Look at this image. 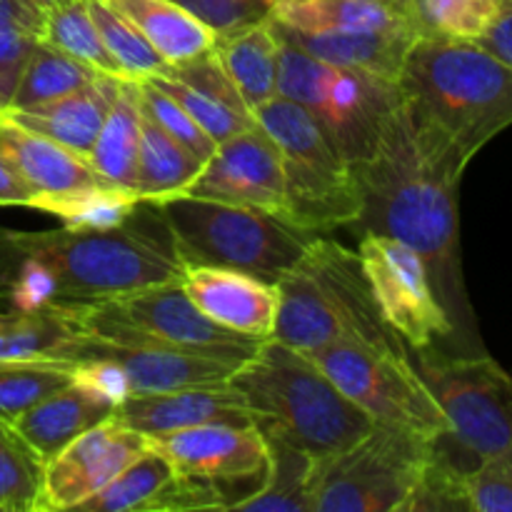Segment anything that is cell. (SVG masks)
<instances>
[{
    "instance_id": "1",
    "label": "cell",
    "mask_w": 512,
    "mask_h": 512,
    "mask_svg": "<svg viewBox=\"0 0 512 512\" xmlns=\"http://www.w3.org/2000/svg\"><path fill=\"white\" fill-rule=\"evenodd\" d=\"M465 168L448 140L403 95L373 155L355 165L363 208L350 228L360 235H393L418 250L455 325L458 353H480L460 260L458 190Z\"/></svg>"
},
{
    "instance_id": "2",
    "label": "cell",
    "mask_w": 512,
    "mask_h": 512,
    "mask_svg": "<svg viewBox=\"0 0 512 512\" xmlns=\"http://www.w3.org/2000/svg\"><path fill=\"white\" fill-rule=\"evenodd\" d=\"M0 255H30L53 270L60 300L90 303L180 280L185 260L160 208L140 203L128 223L108 230H3Z\"/></svg>"
},
{
    "instance_id": "3",
    "label": "cell",
    "mask_w": 512,
    "mask_h": 512,
    "mask_svg": "<svg viewBox=\"0 0 512 512\" xmlns=\"http://www.w3.org/2000/svg\"><path fill=\"white\" fill-rule=\"evenodd\" d=\"M398 85L465 165L512 125V68L478 40L418 38Z\"/></svg>"
},
{
    "instance_id": "4",
    "label": "cell",
    "mask_w": 512,
    "mask_h": 512,
    "mask_svg": "<svg viewBox=\"0 0 512 512\" xmlns=\"http://www.w3.org/2000/svg\"><path fill=\"white\" fill-rule=\"evenodd\" d=\"M278 320L273 340L313 353L340 340L408 350L383 323L355 250L315 235L298 263L278 280Z\"/></svg>"
},
{
    "instance_id": "5",
    "label": "cell",
    "mask_w": 512,
    "mask_h": 512,
    "mask_svg": "<svg viewBox=\"0 0 512 512\" xmlns=\"http://www.w3.org/2000/svg\"><path fill=\"white\" fill-rule=\"evenodd\" d=\"M230 383L243 393L255 423L325 460L363 438L373 420L303 350L265 340Z\"/></svg>"
},
{
    "instance_id": "6",
    "label": "cell",
    "mask_w": 512,
    "mask_h": 512,
    "mask_svg": "<svg viewBox=\"0 0 512 512\" xmlns=\"http://www.w3.org/2000/svg\"><path fill=\"white\" fill-rule=\"evenodd\" d=\"M410 363L438 400L448 430L435 448L463 473L493 458L512 455V375L485 350L450 353L410 350Z\"/></svg>"
},
{
    "instance_id": "7",
    "label": "cell",
    "mask_w": 512,
    "mask_h": 512,
    "mask_svg": "<svg viewBox=\"0 0 512 512\" xmlns=\"http://www.w3.org/2000/svg\"><path fill=\"white\" fill-rule=\"evenodd\" d=\"M253 115L283 155L285 210L280 220L313 235L350 228L363 208L358 175L320 125L283 95L270 98Z\"/></svg>"
},
{
    "instance_id": "8",
    "label": "cell",
    "mask_w": 512,
    "mask_h": 512,
    "mask_svg": "<svg viewBox=\"0 0 512 512\" xmlns=\"http://www.w3.org/2000/svg\"><path fill=\"white\" fill-rule=\"evenodd\" d=\"M185 265H218L275 280L313 243L275 215L245 205L178 195L158 203Z\"/></svg>"
},
{
    "instance_id": "9",
    "label": "cell",
    "mask_w": 512,
    "mask_h": 512,
    "mask_svg": "<svg viewBox=\"0 0 512 512\" xmlns=\"http://www.w3.org/2000/svg\"><path fill=\"white\" fill-rule=\"evenodd\" d=\"M280 43L278 95L298 103L353 168L365 163L403 100L400 85L325 63L283 38Z\"/></svg>"
},
{
    "instance_id": "10",
    "label": "cell",
    "mask_w": 512,
    "mask_h": 512,
    "mask_svg": "<svg viewBox=\"0 0 512 512\" xmlns=\"http://www.w3.org/2000/svg\"><path fill=\"white\" fill-rule=\"evenodd\" d=\"M80 338H148L173 348L213 355V358L245 363L265 340L245 338L235 330L213 323L185 293L183 283L150 285L135 293L108 300H55Z\"/></svg>"
},
{
    "instance_id": "11",
    "label": "cell",
    "mask_w": 512,
    "mask_h": 512,
    "mask_svg": "<svg viewBox=\"0 0 512 512\" xmlns=\"http://www.w3.org/2000/svg\"><path fill=\"white\" fill-rule=\"evenodd\" d=\"M375 425L440 438L448 430L438 400L410 363L408 350L340 340L308 353Z\"/></svg>"
},
{
    "instance_id": "12",
    "label": "cell",
    "mask_w": 512,
    "mask_h": 512,
    "mask_svg": "<svg viewBox=\"0 0 512 512\" xmlns=\"http://www.w3.org/2000/svg\"><path fill=\"white\" fill-rule=\"evenodd\" d=\"M433 443L373 425L350 448L318 460L315 512H398L433 455Z\"/></svg>"
},
{
    "instance_id": "13",
    "label": "cell",
    "mask_w": 512,
    "mask_h": 512,
    "mask_svg": "<svg viewBox=\"0 0 512 512\" xmlns=\"http://www.w3.org/2000/svg\"><path fill=\"white\" fill-rule=\"evenodd\" d=\"M358 258L380 318L410 350L455 343V325L418 250L393 235L363 233Z\"/></svg>"
},
{
    "instance_id": "14",
    "label": "cell",
    "mask_w": 512,
    "mask_h": 512,
    "mask_svg": "<svg viewBox=\"0 0 512 512\" xmlns=\"http://www.w3.org/2000/svg\"><path fill=\"white\" fill-rule=\"evenodd\" d=\"M148 448L150 438L125 428L113 415L100 420L43 465L35 512L78 510Z\"/></svg>"
},
{
    "instance_id": "15",
    "label": "cell",
    "mask_w": 512,
    "mask_h": 512,
    "mask_svg": "<svg viewBox=\"0 0 512 512\" xmlns=\"http://www.w3.org/2000/svg\"><path fill=\"white\" fill-rule=\"evenodd\" d=\"M183 195L258 208L280 218L285 178L278 143L260 125L223 140Z\"/></svg>"
},
{
    "instance_id": "16",
    "label": "cell",
    "mask_w": 512,
    "mask_h": 512,
    "mask_svg": "<svg viewBox=\"0 0 512 512\" xmlns=\"http://www.w3.org/2000/svg\"><path fill=\"white\" fill-rule=\"evenodd\" d=\"M80 358H110L125 370L133 395L170 393L198 385L230 383L243 363L173 348L148 338H78L58 363Z\"/></svg>"
},
{
    "instance_id": "17",
    "label": "cell",
    "mask_w": 512,
    "mask_h": 512,
    "mask_svg": "<svg viewBox=\"0 0 512 512\" xmlns=\"http://www.w3.org/2000/svg\"><path fill=\"white\" fill-rule=\"evenodd\" d=\"M150 448L168 458L175 473L215 483L253 480L265 473L268 445L258 423H208L150 438Z\"/></svg>"
},
{
    "instance_id": "18",
    "label": "cell",
    "mask_w": 512,
    "mask_h": 512,
    "mask_svg": "<svg viewBox=\"0 0 512 512\" xmlns=\"http://www.w3.org/2000/svg\"><path fill=\"white\" fill-rule=\"evenodd\" d=\"M200 313L245 338L270 340L278 320V288L270 280L218 265H188L180 278Z\"/></svg>"
},
{
    "instance_id": "19",
    "label": "cell",
    "mask_w": 512,
    "mask_h": 512,
    "mask_svg": "<svg viewBox=\"0 0 512 512\" xmlns=\"http://www.w3.org/2000/svg\"><path fill=\"white\" fill-rule=\"evenodd\" d=\"M113 418L145 438H158L208 423H255L248 400L233 383L133 395L115 408Z\"/></svg>"
},
{
    "instance_id": "20",
    "label": "cell",
    "mask_w": 512,
    "mask_h": 512,
    "mask_svg": "<svg viewBox=\"0 0 512 512\" xmlns=\"http://www.w3.org/2000/svg\"><path fill=\"white\" fill-rule=\"evenodd\" d=\"M120 83L123 80L113 78V75H98L93 83L63 95V98L33 105V108H3V113L13 123L45 135L63 148L88 158L105 115H108L113 100L118 98Z\"/></svg>"
},
{
    "instance_id": "21",
    "label": "cell",
    "mask_w": 512,
    "mask_h": 512,
    "mask_svg": "<svg viewBox=\"0 0 512 512\" xmlns=\"http://www.w3.org/2000/svg\"><path fill=\"white\" fill-rule=\"evenodd\" d=\"M0 158L28 185L33 200L68 193L80 185L103 180L88 163V158L13 123L5 118L3 108H0Z\"/></svg>"
},
{
    "instance_id": "22",
    "label": "cell",
    "mask_w": 512,
    "mask_h": 512,
    "mask_svg": "<svg viewBox=\"0 0 512 512\" xmlns=\"http://www.w3.org/2000/svg\"><path fill=\"white\" fill-rule=\"evenodd\" d=\"M275 25V23H273ZM278 35L288 43L325 63L343 65V68L363 70L378 78L398 83L403 73L405 58L420 33L415 25L390 30H368V33H298L275 25Z\"/></svg>"
},
{
    "instance_id": "23",
    "label": "cell",
    "mask_w": 512,
    "mask_h": 512,
    "mask_svg": "<svg viewBox=\"0 0 512 512\" xmlns=\"http://www.w3.org/2000/svg\"><path fill=\"white\" fill-rule=\"evenodd\" d=\"M268 445L265 473L258 488L230 505L245 512H315L318 458L298 448L275 430L258 425Z\"/></svg>"
},
{
    "instance_id": "24",
    "label": "cell",
    "mask_w": 512,
    "mask_h": 512,
    "mask_svg": "<svg viewBox=\"0 0 512 512\" xmlns=\"http://www.w3.org/2000/svg\"><path fill=\"white\" fill-rule=\"evenodd\" d=\"M280 45L278 30L268 18L250 28L218 35L210 48L250 113L278 95Z\"/></svg>"
},
{
    "instance_id": "25",
    "label": "cell",
    "mask_w": 512,
    "mask_h": 512,
    "mask_svg": "<svg viewBox=\"0 0 512 512\" xmlns=\"http://www.w3.org/2000/svg\"><path fill=\"white\" fill-rule=\"evenodd\" d=\"M113 413V408L98 403L68 383L65 388L45 395L25 413H20L10 425L45 465L78 435H83L85 430L110 418Z\"/></svg>"
},
{
    "instance_id": "26",
    "label": "cell",
    "mask_w": 512,
    "mask_h": 512,
    "mask_svg": "<svg viewBox=\"0 0 512 512\" xmlns=\"http://www.w3.org/2000/svg\"><path fill=\"white\" fill-rule=\"evenodd\" d=\"M270 20L298 33H368L413 25L408 10L385 0H275Z\"/></svg>"
},
{
    "instance_id": "27",
    "label": "cell",
    "mask_w": 512,
    "mask_h": 512,
    "mask_svg": "<svg viewBox=\"0 0 512 512\" xmlns=\"http://www.w3.org/2000/svg\"><path fill=\"white\" fill-rule=\"evenodd\" d=\"M123 15L168 65L188 63L208 53L215 35L175 0H105Z\"/></svg>"
},
{
    "instance_id": "28",
    "label": "cell",
    "mask_w": 512,
    "mask_h": 512,
    "mask_svg": "<svg viewBox=\"0 0 512 512\" xmlns=\"http://www.w3.org/2000/svg\"><path fill=\"white\" fill-rule=\"evenodd\" d=\"M140 128H143V98L138 80H123L118 98L110 105L100 133L88 153V163L95 173L118 188L135 193L138 173ZM138 198V195H135Z\"/></svg>"
},
{
    "instance_id": "29",
    "label": "cell",
    "mask_w": 512,
    "mask_h": 512,
    "mask_svg": "<svg viewBox=\"0 0 512 512\" xmlns=\"http://www.w3.org/2000/svg\"><path fill=\"white\" fill-rule=\"evenodd\" d=\"M203 165V160H198L178 140L170 138L143 110L138 173H135V195L140 203L158 205L183 195L198 178Z\"/></svg>"
},
{
    "instance_id": "30",
    "label": "cell",
    "mask_w": 512,
    "mask_h": 512,
    "mask_svg": "<svg viewBox=\"0 0 512 512\" xmlns=\"http://www.w3.org/2000/svg\"><path fill=\"white\" fill-rule=\"evenodd\" d=\"M140 200L130 190L118 188L105 180L80 185L60 195L35 198L30 208L38 213L53 215L65 228L73 230H108L128 223L138 210Z\"/></svg>"
},
{
    "instance_id": "31",
    "label": "cell",
    "mask_w": 512,
    "mask_h": 512,
    "mask_svg": "<svg viewBox=\"0 0 512 512\" xmlns=\"http://www.w3.org/2000/svg\"><path fill=\"white\" fill-rule=\"evenodd\" d=\"M38 40L50 45V48H58L63 53L73 55L75 60L93 68L95 73L128 80L120 73L118 63L108 53L103 38H100L98 25H95L93 15H90L88 0H60V3L45 8L43 20H40Z\"/></svg>"
},
{
    "instance_id": "32",
    "label": "cell",
    "mask_w": 512,
    "mask_h": 512,
    "mask_svg": "<svg viewBox=\"0 0 512 512\" xmlns=\"http://www.w3.org/2000/svg\"><path fill=\"white\" fill-rule=\"evenodd\" d=\"M80 338L75 325L58 303L40 313H18L0 328V360L20 363H58L65 350Z\"/></svg>"
},
{
    "instance_id": "33",
    "label": "cell",
    "mask_w": 512,
    "mask_h": 512,
    "mask_svg": "<svg viewBox=\"0 0 512 512\" xmlns=\"http://www.w3.org/2000/svg\"><path fill=\"white\" fill-rule=\"evenodd\" d=\"M98 75L103 73H95L93 68L75 60L73 55L63 53L58 48H50V45L38 40L28 63H25L23 75H20L18 88H15L8 108H33V105L63 98V95L75 93V90L93 83Z\"/></svg>"
},
{
    "instance_id": "34",
    "label": "cell",
    "mask_w": 512,
    "mask_h": 512,
    "mask_svg": "<svg viewBox=\"0 0 512 512\" xmlns=\"http://www.w3.org/2000/svg\"><path fill=\"white\" fill-rule=\"evenodd\" d=\"M505 0H410L408 15L420 38L480 40Z\"/></svg>"
},
{
    "instance_id": "35",
    "label": "cell",
    "mask_w": 512,
    "mask_h": 512,
    "mask_svg": "<svg viewBox=\"0 0 512 512\" xmlns=\"http://www.w3.org/2000/svg\"><path fill=\"white\" fill-rule=\"evenodd\" d=\"M175 475V468L155 448L135 458L118 478L110 480L100 493L85 500L78 510L85 512H143L145 503Z\"/></svg>"
},
{
    "instance_id": "36",
    "label": "cell",
    "mask_w": 512,
    "mask_h": 512,
    "mask_svg": "<svg viewBox=\"0 0 512 512\" xmlns=\"http://www.w3.org/2000/svg\"><path fill=\"white\" fill-rule=\"evenodd\" d=\"M43 13L28 0H0V108H8L38 43Z\"/></svg>"
},
{
    "instance_id": "37",
    "label": "cell",
    "mask_w": 512,
    "mask_h": 512,
    "mask_svg": "<svg viewBox=\"0 0 512 512\" xmlns=\"http://www.w3.org/2000/svg\"><path fill=\"white\" fill-rule=\"evenodd\" d=\"M90 15L100 30L105 48L118 63L120 73L128 80H148L163 75L170 68L153 45L128 23L120 13H115L105 0H88Z\"/></svg>"
},
{
    "instance_id": "38",
    "label": "cell",
    "mask_w": 512,
    "mask_h": 512,
    "mask_svg": "<svg viewBox=\"0 0 512 512\" xmlns=\"http://www.w3.org/2000/svg\"><path fill=\"white\" fill-rule=\"evenodd\" d=\"M43 463L8 420L0 418V510L35 512Z\"/></svg>"
},
{
    "instance_id": "39",
    "label": "cell",
    "mask_w": 512,
    "mask_h": 512,
    "mask_svg": "<svg viewBox=\"0 0 512 512\" xmlns=\"http://www.w3.org/2000/svg\"><path fill=\"white\" fill-rule=\"evenodd\" d=\"M68 383L70 375L63 363L0 360V418L13 423L20 413Z\"/></svg>"
},
{
    "instance_id": "40",
    "label": "cell",
    "mask_w": 512,
    "mask_h": 512,
    "mask_svg": "<svg viewBox=\"0 0 512 512\" xmlns=\"http://www.w3.org/2000/svg\"><path fill=\"white\" fill-rule=\"evenodd\" d=\"M465 475L458 465L450 463L433 443V455L425 463L418 483L410 490L398 512H460L470 510Z\"/></svg>"
},
{
    "instance_id": "41",
    "label": "cell",
    "mask_w": 512,
    "mask_h": 512,
    "mask_svg": "<svg viewBox=\"0 0 512 512\" xmlns=\"http://www.w3.org/2000/svg\"><path fill=\"white\" fill-rule=\"evenodd\" d=\"M150 83L158 85L160 90L170 95V98L178 100L195 120H198L200 128L215 140V143H223V140L233 138V135L243 133V130L258 125L253 113H243V110H235L230 105H225L223 100L213 98L205 90L193 88V85H185L180 80L170 78V75H155V78H148Z\"/></svg>"
},
{
    "instance_id": "42",
    "label": "cell",
    "mask_w": 512,
    "mask_h": 512,
    "mask_svg": "<svg viewBox=\"0 0 512 512\" xmlns=\"http://www.w3.org/2000/svg\"><path fill=\"white\" fill-rule=\"evenodd\" d=\"M138 83L145 113H148L170 138H175L183 148H188L195 158L208 163V158L215 153L218 143L200 128L198 120H195L178 100L170 98L165 90H160L158 85H153L150 80H138Z\"/></svg>"
},
{
    "instance_id": "43",
    "label": "cell",
    "mask_w": 512,
    "mask_h": 512,
    "mask_svg": "<svg viewBox=\"0 0 512 512\" xmlns=\"http://www.w3.org/2000/svg\"><path fill=\"white\" fill-rule=\"evenodd\" d=\"M230 500L225 488L215 480L175 473L153 498L145 503L143 512H188V510H228Z\"/></svg>"
},
{
    "instance_id": "44",
    "label": "cell",
    "mask_w": 512,
    "mask_h": 512,
    "mask_svg": "<svg viewBox=\"0 0 512 512\" xmlns=\"http://www.w3.org/2000/svg\"><path fill=\"white\" fill-rule=\"evenodd\" d=\"M175 3L218 38L268 20L275 0H175Z\"/></svg>"
},
{
    "instance_id": "45",
    "label": "cell",
    "mask_w": 512,
    "mask_h": 512,
    "mask_svg": "<svg viewBox=\"0 0 512 512\" xmlns=\"http://www.w3.org/2000/svg\"><path fill=\"white\" fill-rule=\"evenodd\" d=\"M70 375V385L83 390L98 403L108 405V408H120L128 398H133V388L115 360L110 358H80L63 363Z\"/></svg>"
},
{
    "instance_id": "46",
    "label": "cell",
    "mask_w": 512,
    "mask_h": 512,
    "mask_svg": "<svg viewBox=\"0 0 512 512\" xmlns=\"http://www.w3.org/2000/svg\"><path fill=\"white\" fill-rule=\"evenodd\" d=\"M470 510L512 512V455L480 463L465 475Z\"/></svg>"
},
{
    "instance_id": "47",
    "label": "cell",
    "mask_w": 512,
    "mask_h": 512,
    "mask_svg": "<svg viewBox=\"0 0 512 512\" xmlns=\"http://www.w3.org/2000/svg\"><path fill=\"white\" fill-rule=\"evenodd\" d=\"M478 43L512 68V0H505L495 23L490 25L488 33Z\"/></svg>"
},
{
    "instance_id": "48",
    "label": "cell",
    "mask_w": 512,
    "mask_h": 512,
    "mask_svg": "<svg viewBox=\"0 0 512 512\" xmlns=\"http://www.w3.org/2000/svg\"><path fill=\"white\" fill-rule=\"evenodd\" d=\"M33 193H30L28 185L18 178L13 168L0 158V208L5 205H20V208H28Z\"/></svg>"
},
{
    "instance_id": "49",
    "label": "cell",
    "mask_w": 512,
    "mask_h": 512,
    "mask_svg": "<svg viewBox=\"0 0 512 512\" xmlns=\"http://www.w3.org/2000/svg\"><path fill=\"white\" fill-rule=\"evenodd\" d=\"M30 5H33V8H38L40 13H43L45 8H50V5H55V3H60V0H28Z\"/></svg>"
},
{
    "instance_id": "50",
    "label": "cell",
    "mask_w": 512,
    "mask_h": 512,
    "mask_svg": "<svg viewBox=\"0 0 512 512\" xmlns=\"http://www.w3.org/2000/svg\"><path fill=\"white\" fill-rule=\"evenodd\" d=\"M15 313H10V310H5V313H0V328H5L8 323H13Z\"/></svg>"
},
{
    "instance_id": "51",
    "label": "cell",
    "mask_w": 512,
    "mask_h": 512,
    "mask_svg": "<svg viewBox=\"0 0 512 512\" xmlns=\"http://www.w3.org/2000/svg\"><path fill=\"white\" fill-rule=\"evenodd\" d=\"M385 3H390V5H395V8H403V10H408V5H410V0H385Z\"/></svg>"
}]
</instances>
